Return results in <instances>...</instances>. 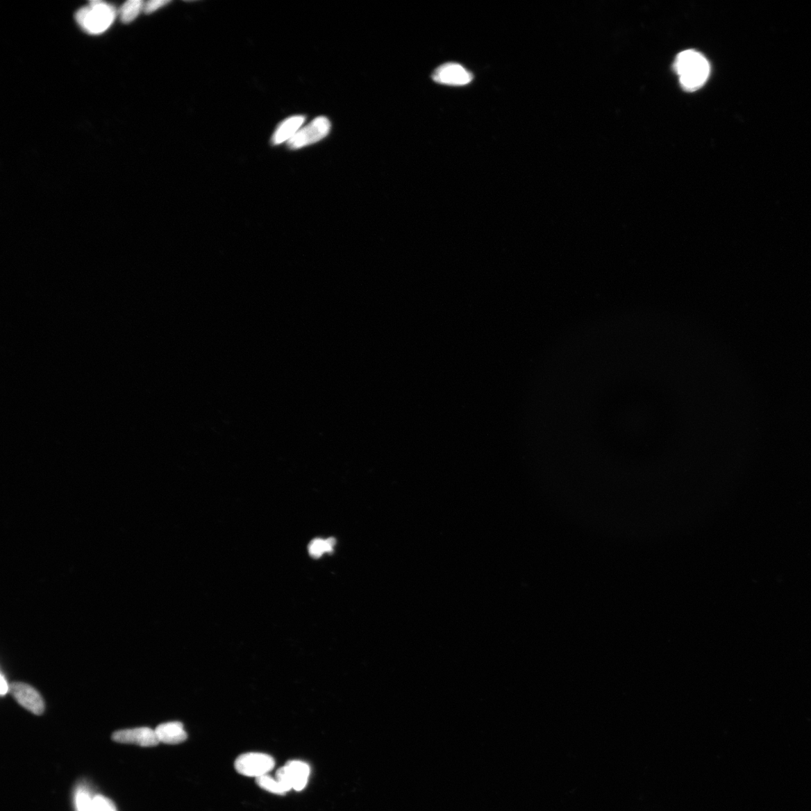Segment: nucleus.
<instances>
[{
    "label": "nucleus",
    "mask_w": 811,
    "mask_h": 811,
    "mask_svg": "<svg viewBox=\"0 0 811 811\" xmlns=\"http://www.w3.org/2000/svg\"><path fill=\"white\" fill-rule=\"evenodd\" d=\"M331 130L329 119L324 116L318 117L300 131L287 142L290 149L297 150L315 143L326 137Z\"/></svg>",
    "instance_id": "20e7f679"
},
{
    "label": "nucleus",
    "mask_w": 811,
    "mask_h": 811,
    "mask_svg": "<svg viewBox=\"0 0 811 811\" xmlns=\"http://www.w3.org/2000/svg\"><path fill=\"white\" fill-rule=\"evenodd\" d=\"M144 3L142 0H130L126 2L119 9V16L124 24L133 22L135 18L144 11Z\"/></svg>",
    "instance_id": "9b49d317"
},
{
    "label": "nucleus",
    "mask_w": 811,
    "mask_h": 811,
    "mask_svg": "<svg viewBox=\"0 0 811 811\" xmlns=\"http://www.w3.org/2000/svg\"><path fill=\"white\" fill-rule=\"evenodd\" d=\"M18 704L28 710L35 715H40L44 711V700L40 694L29 685L22 682H14L9 689Z\"/></svg>",
    "instance_id": "423d86ee"
},
{
    "label": "nucleus",
    "mask_w": 811,
    "mask_h": 811,
    "mask_svg": "<svg viewBox=\"0 0 811 811\" xmlns=\"http://www.w3.org/2000/svg\"><path fill=\"white\" fill-rule=\"evenodd\" d=\"M115 8L105 2L92 1L79 9L76 20L81 28L88 34L99 35L110 28L115 20Z\"/></svg>",
    "instance_id": "f03ea898"
},
{
    "label": "nucleus",
    "mask_w": 811,
    "mask_h": 811,
    "mask_svg": "<svg viewBox=\"0 0 811 811\" xmlns=\"http://www.w3.org/2000/svg\"><path fill=\"white\" fill-rule=\"evenodd\" d=\"M94 799L90 791L85 786L77 789L75 796V803L78 811H93Z\"/></svg>",
    "instance_id": "ddd939ff"
},
{
    "label": "nucleus",
    "mask_w": 811,
    "mask_h": 811,
    "mask_svg": "<svg viewBox=\"0 0 811 811\" xmlns=\"http://www.w3.org/2000/svg\"><path fill=\"white\" fill-rule=\"evenodd\" d=\"M306 121V117L302 115L292 116L287 119L276 128L272 137V143L275 145L289 142L301 128Z\"/></svg>",
    "instance_id": "9d476101"
},
{
    "label": "nucleus",
    "mask_w": 811,
    "mask_h": 811,
    "mask_svg": "<svg viewBox=\"0 0 811 811\" xmlns=\"http://www.w3.org/2000/svg\"><path fill=\"white\" fill-rule=\"evenodd\" d=\"M335 545L336 540L334 538L313 540L308 547L309 554L313 558H319L326 553L333 552Z\"/></svg>",
    "instance_id": "f8f14e48"
},
{
    "label": "nucleus",
    "mask_w": 811,
    "mask_h": 811,
    "mask_svg": "<svg viewBox=\"0 0 811 811\" xmlns=\"http://www.w3.org/2000/svg\"><path fill=\"white\" fill-rule=\"evenodd\" d=\"M155 732L160 742L167 744H178L185 742L187 734L180 722L162 724L156 728Z\"/></svg>",
    "instance_id": "1a4fd4ad"
},
{
    "label": "nucleus",
    "mask_w": 811,
    "mask_h": 811,
    "mask_svg": "<svg viewBox=\"0 0 811 811\" xmlns=\"http://www.w3.org/2000/svg\"><path fill=\"white\" fill-rule=\"evenodd\" d=\"M474 76L463 66L455 62H448L439 67L433 73L432 79L439 84L451 86H465L473 81Z\"/></svg>",
    "instance_id": "39448f33"
},
{
    "label": "nucleus",
    "mask_w": 811,
    "mask_h": 811,
    "mask_svg": "<svg viewBox=\"0 0 811 811\" xmlns=\"http://www.w3.org/2000/svg\"><path fill=\"white\" fill-rule=\"evenodd\" d=\"M93 811H117L115 804L109 799L97 795L94 799Z\"/></svg>",
    "instance_id": "2eb2a0df"
},
{
    "label": "nucleus",
    "mask_w": 811,
    "mask_h": 811,
    "mask_svg": "<svg viewBox=\"0 0 811 811\" xmlns=\"http://www.w3.org/2000/svg\"><path fill=\"white\" fill-rule=\"evenodd\" d=\"M674 68L682 87L688 91L702 87L710 74L708 61L703 54L694 50L680 53L676 59Z\"/></svg>",
    "instance_id": "f257e3e1"
},
{
    "label": "nucleus",
    "mask_w": 811,
    "mask_h": 811,
    "mask_svg": "<svg viewBox=\"0 0 811 811\" xmlns=\"http://www.w3.org/2000/svg\"><path fill=\"white\" fill-rule=\"evenodd\" d=\"M275 767L271 755L262 753H247L240 755L235 762L236 771L241 775L256 778L268 775Z\"/></svg>",
    "instance_id": "7ed1b4c3"
},
{
    "label": "nucleus",
    "mask_w": 811,
    "mask_h": 811,
    "mask_svg": "<svg viewBox=\"0 0 811 811\" xmlns=\"http://www.w3.org/2000/svg\"><path fill=\"white\" fill-rule=\"evenodd\" d=\"M112 739L118 743L134 744L144 748L158 746L160 743L155 730L149 727L117 731L113 733Z\"/></svg>",
    "instance_id": "0eeeda50"
},
{
    "label": "nucleus",
    "mask_w": 811,
    "mask_h": 811,
    "mask_svg": "<svg viewBox=\"0 0 811 811\" xmlns=\"http://www.w3.org/2000/svg\"><path fill=\"white\" fill-rule=\"evenodd\" d=\"M257 785L262 789L272 792V794L278 795H283L287 790L281 785V783L273 778L269 775H265L256 778Z\"/></svg>",
    "instance_id": "4468645a"
},
{
    "label": "nucleus",
    "mask_w": 811,
    "mask_h": 811,
    "mask_svg": "<svg viewBox=\"0 0 811 811\" xmlns=\"http://www.w3.org/2000/svg\"><path fill=\"white\" fill-rule=\"evenodd\" d=\"M283 779L294 790L301 791L306 787L310 776V767L306 762L290 761L281 769Z\"/></svg>",
    "instance_id": "6e6552de"
},
{
    "label": "nucleus",
    "mask_w": 811,
    "mask_h": 811,
    "mask_svg": "<svg viewBox=\"0 0 811 811\" xmlns=\"http://www.w3.org/2000/svg\"><path fill=\"white\" fill-rule=\"evenodd\" d=\"M169 3L167 0H152L144 3V12L147 14L153 13Z\"/></svg>",
    "instance_id": "dca6fc26"
},
{
    "label": "nucleus",
    "mask_w": 811,
    "mask_h": 811,
    "mask_svg": "<svg viewBox=\"0 0 811 811\" xmlns=\"http://www.w3.org/2000/svg\"><path fill=\"white\" fill-rule=\"evenodd\" d=\"M9 689H10V685L8 684L3 672H1V676H0V694L3 696H5L9 692Z\"/></svg>",
    "instance_id": "f3484780"
}]
</instances>
